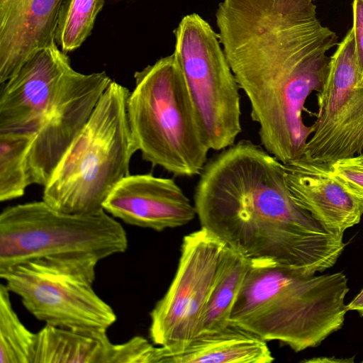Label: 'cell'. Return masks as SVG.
I'll return each instance as SVG.
<instances>
[{"instance_id":"obj_1","label":"cell","mask_w":363,"mask_h":363,"mask_svg":"<svg viewBox=\"0 0 363 363\" xmlns=\"http://www.w3.org/2000/svg\"><path fill=\"white\" fill-rule=\"evenodd\" d=\"M195 187L201 228L247 259L314 274L332 267L343 233L327 228L292 197L284 164L242 140L207 161Z\"/></svg>"},{"instance_id":"obj_2","label":"cell","mask_w":363,"mask_h":363,"mask_svg":"<svg viewBox=\"0 0 363 363\" xmlns=\"http://www.w3.org/2000/svg\"><path fill=\"white\" fill-rule=\"evenodd\" d=\"M349 290L342 272L315 276L280 265H251L230 323L301 352L342 328Z\"/></svg>"},{"instance_id":"obj_3","label":"cell","mask_w":363,"mask_h":363,"mask_svg":"<svg viewBox=\"0 0 363 363\" xmlns=\"http://www.w3.org/2000/svg\"><path fill=\"white\" fill-rule=\"evenodd\" d=\"M127 248L125 229L104 209L68 213L42 201L10 206L0 214V272L36 261L95 280L98 263Z\"/></svg>"},{"instance_id":"obj_4","label":"cell","mask_w":363,"mask_h":363,"mask_svg":"<svg viewBox=\"0 0 363 363\" xmlns=\"http://www.w3.org/2000/svg\"><path fill=\"white\" fill-rule=\"evenodd\" d=\"M129 90L111 81L87 123L44 186L43 201L68 213L103 210L114 187L130 174L138 151L127 112Z\"/></svg>"},{"instance_id":"obj_5","label":"cell","mask_w":363,"mask_h":363,"mask_svg":"<svg viewBox=\"0 0 363 363\" xmlns=\"http://www.w3.org/2000/svg\"><path fill=\"white\" fill-rule=\"evenodd\" d=\"M127 112L144 160L175 177L201 174L211 150L174 53L134 74Z\"/></svg>"},{"instance_id":"obj_6","label":"cell","mask_w":363,"mask_h":363,"mask_svg":"<svg viewBox=\"0 0 363 363\" xmlns=\"http://www.w3.org/2000/svg\"><path fill=\"white\" fill-rule=\"evenodd\" d=\"M181 67L210 149L235 143L242 131L240 86L218 35L197 13L184 16L174 30Z\"/></svg>"},{"instance_id":"obj_7","label":"cell","mask_w":363,"mask_h":363,"mask_svg":"<svg viewBox=\"0 0 363 363\" xmlns=\"http://www.w3.org/2000/svg\"><path fill=\"white\" fill-rule=\"evenodd\" d=\"M227 251L228 246L203 228L183 238L174 277L150 314L154 344L179 347L198 335Z\"/></svg>"},{"instance_id":"obj_8","label":"cell","mask_w":363,"mask_h":363,"mask_svg":"<svg viewBox=\"0 0 363 363\" xmlns=\"http://www.w3.org/2000/svg\"><path fill=\"white\" fill-rule=\"evenodd\" d=\"M10 292L45 325L86 333H106L113 309L93 289L94 279L41 262L31 261L0 272Z\"/></svg>"},{"instance_id":"obj_9","label":"cell","mask_w":363,"mask_h":363,"mask_svg":"<svg viewBox=\"0 0 363 363\" xmlns=\"http://www.w3.org/2000/svg\"><path fill=\"white\" fill-rule=\"evenodd\" d=\"M352 27L330 56L318 93V114L303 155L331 163L363 152V85L358 83Z\"/></svg>"},{"instance_id":"obj_10","label":"cell","mask_w":363,"mask_h":363,"mask_svg":"<svg viewBox=\"0 0 363 363\" xmlns=\"http://www.w3.org/2000/svg\"><path fill=\"white\" fill-rule=\"evenodd\" d=\"M111 81L105 72L84 74L71 68L66 73L35 130L28 157L30 184H48Z\"/></svg>"},{"instance_id":"obj_11","label":"cell","mask_w":363,"mask_h":363,"mask_svg":"<svg viewBox=\"0 0 363 363\" xmlns=\"http://www.w3.org/2000/svg\"><path fill=\"white\" fill-rule=\"evenodd\" d=\"M72 68L57 44L40 50L8 81L0 95V132L35 131L66 73Z\"/></svg>"},{"instance_id":"obj_12","label":"cell","mask_w":363,"mask_h":363,"mask_svg":"<svg viewBox=\"0 0 363 363\" xmlns=\"http://www.w3.org/2000/svg\"><path fill=\"white\" fill-rule=\"evenodd\" d=\"M103 208L128 225L156 231L181 227L196 216L194 205L174 179L152 174L124 177Z\"/></svg>"},{"instance_id":"obj_13","label":"cell","mask_w":363,"mask_h":363,"mask_svg":"<svg viewBox=\"0 0 363 363\" xmlns=\"http://www.w3.org/2000/svg\"><path fill=\"white\" fill-rule=\"evenodd\" d=\"M62 0H0V83L41 49L56 43Z\"/></svg>"},{"instance_id":"obj_14","label":"cell","mask_w":363,"mask_h":363,"mask_svg":"<svg viewBox=\"0 0 363 363\" xmlns=\"http://www.w3.org/2000/svg\"><path fill=\"white\" fill-rule=\"evenodd\" d=\"M285 179L294 200L330 230L343 233L359 223L357 201L333 174L328 163L305 155L284 164Z\"/></svg>"},{"instance_id":"obj_15","label":"cell","mask_w":363,"mask_h":363,"mask_svg":"<svg viewBox=\"0 0 363 363\" xmlns=\"http://www.w3.org/2000/svg\"><path fill=\"white\" fill-rule=\"evenodd\" d=\"M274 359L265 340L230 323L179 347L160 346V363H270Z\"/></svg>"},{"instance_id":"obj_16","label":"cell","mask_w":363,"mask_h":363,"mask_svg":"<svg viewBox=\"0 0 363 363\" xmlns=\"http://www.w3.org/2000/svg\"><path fill=\"white\" fill-rule=\"evenodd\" d=\"M116 351L106 333L45 325L36 333L33 363H116Z\"/></svg>"},{"instance_id":"obj_17","label":"cell","mask_w":363,"mask_h":363,"mask_svg":"<svg viewBox=\"0 0 363 363\" xmlns=\"http://www.w3.org/2000/svg\"><path fill=\"white\" fill-rule=\"evenodd\" d=\"M250 267L247 259L228 247L223 269L211 295L198 335L218 331L230 324L233 305Z\"/></svg>"},{"instance_id":"obj_18","label":"cell","mask_w":363,"mask_h":363,"mask_svg":"<svg viewBox=\"0 0 363 363\" xmlns=\"http://www.w3.org/2000/svg\"><path fill=\"white\" fill-rule=\"evenodd\" d=\"M35 138V131L0 132L1 201L21 197L30 185L28 157Z\"/></svg>"},{"instance_id":"obj_19","label":"cell","mask_w":363,"mask_h":363,"mask_svg":"<svg viewBox=\"0 0 363 363\" xmlns=\"http://www.w3.org/2000/svg\"><path fill=\"white\" fill-rule=\"evenodd\" d=\"M36 333L19 319L10 298V291L0 285V363H33Z\"/></svg>"},{"instance_id":"obj_20","label":"cell","mask_w":363,"mask_h":363,"mask_svg":"<svg viewBox=\"0 0 363 363\" xmlns=\"http://www.w3.org/2000/svg\"><path fill=\"white\" fill-rule=\"evenodd\" d=\"M104 0H62L55 42L65 54L79 48L90 35Z\"/></svg>"},{"instance_id":"obj_21","label":"cell","mask_w":363,"mask_h":363,"mask_svg":"<svg viewBox=\"0 0 363 363\" xmlns=\"http://www.w3.org/2000/svg\"><path fill=\"white\" fill-rule=\"evenodd\" d=\"M328 164L333 174L357 201L363 211V152Z\"/></svg>"},{"instance_id":"obj_22","label":"cell","mask_w":363,"mask_h":363,"mask_svg":"<svg viewBox=\"0 0 363 363\" xmlns=\"http://www.w3.org/2000/svg\"><path fill=\"white\" fill-rule=\"evenodd\" d=\"M352 11L358 83L363 85V0H353Z\"/></svg>"},{"instance_id":"obj_23","label":"cell","mask_w":363,"mask_h":363,"mask_svg":"<svg viewBox=\"0 0 363 363\" xmlns=\"http://www.w3.org/2000/svg\"><path fill=\"white\" fill-rule=\"evenodd\" d=\"M348 311H355L360 316H363V289L354 298V299L347 305Z\"/></svg>"},{"instance_id":"obj_24","label":"cell","mask_w":363,"mask_h":363,"mask_svg":"<svg viewBox=\"0 0 363 363\" xmlns=\"http://www.w3.org/2000/svg\"><path fill=\"white\" fill-rule=\"evenodd\" d=\"M352 361V359H337V358H335V357H319V358H315V359H309V360H305L303 362H351Z\"/></svg>"}]
</instances>
